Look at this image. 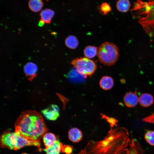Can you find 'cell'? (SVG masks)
<instances>
[{
	"instance_id": "25",
	"label": "cell",
	"mask_w": 154,
	"mask_h": 154,
	"mask_svg": "<svg viewBox=\"0 0 154 154\" xmlns=\"http://www.w3.org/2000/svg\"><path fill=\"white\" fill-rule=\"evenodd\" d=\"M142 120L145 122L154 123V111L150 115L143 119Z\"/></svg>"
},
{
	"instance_id": "19",
	"label": "cell",
	"mask_w": 154,
	"mask_h": 154,
	"mask_svg": "<svg viewBox=\"0 0 154 154\" xmlns=\"http://www.w3.org/2000/svg\"><path fill=\"white\" fill-rule=\"evenodd\" d=\"M97 47L94 46H88L84 50V56L88 58L94 57L97 53Z\"/></svg>"
},
{
	"instance_id": "3",
	"label": "cell",
	"mask_w": 154,
	"mask_h": 154,
	"mask_svg": "<svg viewBox=\"0 0 154 154\" xmlns=\"http://www.w3.org/2000/svg\"><path fill=\"white\" fill-rule=\"evenodd\" d=\"M133 3L130 9L133 17L150 37H154V0H135Z\"/></svg>"
},
{
	"instance_id": "2",
	"label": "cell",
	"mask_w": 154,
	"mask_h": 154,
	"mask_svg": "<svg viewBox=\"0 0 154 154\" xmlns=\"http://www.w3.org/2000/svg\"><path fill=\"white\" fill-rule=\"evenodd\" d=\"M15 131L29 138L39 141L48 130L42 116L34 110L22 112L15 123Z\"/></svg>"
},
{
	"instance_id": "26",
	"label": "cell",
	"mask_w": 154,
	"mask_h": 154,
	"mask_svg": "<svg viewBox=\"0 0 154 154\" xmlns=\"http://www.w3.org/2000/svg\"><path fill=\"white\" fill-rule=\"evenodd\" d=\"M77 154H88L84 149L81 150L80 152Z\"/></svg>"
},
{
	"instance_id": "7",
	"label": "cell",
	"mask_w": 154,
	"mask_h": 154,
	"mask_svg": "<svg viewBox=\"0 0 154 154\" xmlns=\"http://www.w3.org/2000/svg\"><path fill=\"white\" fill-rule=\"evenodd\" d=\"M41 112L46 119L50 120H56L60 115L59 108L55 104L50 105Z\"/></svg>"
},
{
	"instance_id": "8",
	"label": "cell",
	"mask_w": 154,
	"mask_h": 154,
	"mask_svg": "<svg viewBox=\"0 0 154 154\" xmlns=\"http://www.w3.org/2000/svg\"><path fill=\"white\" fill-rule=\"evenodd\" d=\"M119 154H144L143 151L139 142L135 139H132L129 142V149L124 150Z\"/></svg>"
},
{
	"instance_id": "6",
	"label": "cell",
	"mask_w": 154,
	"mask_h": 154,
	"mask_svg": "<svg viewBox=\"0 0 154 154\" xmlns=\"http://www.w3.org/2000/svg\"><path fill=\"white\" fill-rule=\"evenodd\" d=\"M78 72L85 76H91L96 70L97 66L93 60L86 57L77 58L71 62Z\"/></svg>"
},
{
	"instance_id": "16",
	"label": "cell",
	"mask_w": 154,
	"mask_h": 154,
	"mask_svg": "<svg viewBox=\"0 0 154 154\" xmlns=\"http://www.w3.org/2000/svg\"><path fill=\"white\" fill-rule=\"evenodd\" d=\"M43 3L42 0H29L28 6L29 9L34 12L40 11L43 6Z\"/></svg>"
},
{
	"instance_id": "5",
	"label": "cell",
	"mask_w": 154,
	"mask_h": 154,
	"mask_svg": "<svg viewBox=\"0 0 154 154\" xmlns=\"http://www.w3.org/2000/svg\"><path fill=\"white\" fill-rule=\"evenodd\" d=\"M97 55L101 63L105 65L112 66L115 64L119 58L118 49L113 43L105 42L99 47Z\"/></svg>"
},
{
	"instance_id": "20",
	"label": "cell",
	"mask_w": 154,
	"mask_h": 154,
	"mask_svg": "<svg viewBox=\"0 0 154 154\" xmlns=\"http://www.w3.org/2000/svg\"><path fill=\"white\" fill-rule=\"evenodd\" d=\"M56 140L55 135L53 133H48L45 134L43 137V141L46 147L52 145Z\"/></svg>"
},
{
	"instance_id": "10",
	"label": "cell",
	"mask_w": 154,
	"mask_h": 154,
	"mask_svg": "<svg viewBox=\"0 0 154 154\" xmlns=\"http://www.w3.org/2000/svg\"><path fill=\"white\" fill-rule=\"evenodd\" d=\"M24 70L26 76L30 80H32L37 75L38 68L34 63L29 62L24 66Z\"/></svg>"
},
{
	"instance_id": "21",
	"label": "cell",
	"mask_w": 154,
	"mask_h": 154,
	"mask_svg": "<svg viewBox=\"0 0 154 154\" xmlns=\"http://www.w3.org/2000/svg\"><path fill=\"white\" fill-rule=\"evenodd\" d=\"M144 137L150 145H154V131L147 130L145 133Z\"/></svg>"
},
{
	"instance_id": "14",
	"label": "cell",
	"mask_w": 154,
	"mask_h": 154,
	"mask_svg": "<svg viewBox=\"0 0 154 154\" xmlns=\"http://www.w3.org/2000/svg\"><path fill=\"white\" fill-rule=\"evenodd\" d=\"M100 87L104 90H108L110 89L114 84L113 79L108 76H103L100 81Z\"/></svg>"
},
{
	"instance_id": "1",
	"label": "cell",
	"mask_w": 154,
	"mask_h": 154,
	"mask_svg": "<svg viewBox=\"0 0 154 154\" xmlns=\"http://www.w3.org/2000/svg\"><path fill=\"white\" fill-rule=\"evenodd\" d=\"M130 141L128 132L125 127L111 128L103 139L89 141L84 149L88 154H119Z\"/></svg>"
},
{
	"instance_id": "9",
	"label": "cell",
	"mask_w": 154,
	"mask_h": 154,
	"mask_svg": "<svg viewBox=\"0 0 154 154\" xmlns=\"http://www.w3.org/2000/svg\"><path fill=\"white\" fill-rule=\"evenodd\" d=\"M125 105L129 108L135 106L139 102V98L135 91L134 92H129L126 94L123 98Z\"/></svg>"
},
{
	"instance_id": "13",
	"label": "cell",
	"mask_w": 154,
	"mask_h": 154,
	"mask_svg": "<svg viewBox=\"0 0 154 154\" xmlns=\"http://www.w3.org/2000/svg\"><path fill=\"white\" fill-rule=\"evenodd\" d=\"M54 15V12L52 10L46 8L42 10L40 14V21L44 23H50Z\"/></svg>"
},
{
	"instance_id": "18",
	"label": "cell",
	"mask_w": 154,
	"mask_h": 154,
	"mask_svg": "<svg viewBox=\"0 0 154 154\" xmlns=\"http://www.w3.org/2000/svg\"><path fill=\"white\" fill-rule=\"evenodd\" d=\"M65 44L70 48H76L78 44V41L76 37L74 35H70L66 39Z\"/></svg>"
},
{
	"instance_id": "24",
	"label": "cell",
	"mask_w": 154,
	"mask_h": 154,
	"mask_svg": "<svg viewBox=\"0 0 154 154\" xmlns=\"http://www.w3.org/2000/svg\"><path fill=\"white\" fill-rule=\"evenodd\" d=\"M73 147L68 145L62 144L61 151L66 154H71L72 151Z\"/></svg>"
},
{
	"instance_id": "4",
	"label": "cell",
	"mask_w": 154,
	"mask_h": 154,
	"mask_svg": "<svg viewBox=\"0 0 154 154\" xmlns=\"http://www.w3.org/2000/svg\"><path fill=\"white\" fill-rule=\"evenodd\" d=\"M1 146L11 149L17 150L26 146L34 145L39 147L40 143L26 137L15 131L11 132L9 131L4 132L0 137Z\"/></svg>"
},
{
	"instance_id": "12",
	"label": "cell",
	"mask_w": 154,
	"mask_h": 154,
	"mask_svg": "<svg viewBox=\"0 0 154 154\" xmlns=\"http://www.w3.org/2000/svg\"><path fill=\"white\" fill-rule=\"evenodd\" d=\"M154 102L153 97L151 94L148 93H143L139 98L140 105L144 107H148L151 105Z\"/></svg>"
},
{
	"instance_id": "22",
	"label": "cell",
	"mask_w": 154,
	"mask_h": 154,
	"mask_svg": "<svg viewBox=\"0 0 154 154\" xmlns=\"http://www.w3.org/2000/svg\"><path fill=\"white\" fill-rule=\"evenodd\" d=\"M98 10L102 14L105 15L107 14L112 10L110 5L107 3H103L98 7Z\"/></svg>"
},
{
	"instance_id": "23",
	"label": "cell",
	"mask_w": 154,
	"mask_h": 154,
	"mask_svg": "<svg viewBox=\"0 0 154 154\" xmlns=\"http://www.w3.org/2000/svg\"><path fill=\"white\" fill-rule=\"evenodd\" d=\"M101 115L102 118L106 120L109 123L111 128H112L114 126H117V123L118 122V120L115 118L109 117L102 114H101Z\"/></svg>"
},
{
	"instance_id": "15",
	"label": "cell",
	"mask_w": 154,
	"mask_h": 154,
	"mask_svg": "<svg viewBox=\"0 0 154 154\" xmlns=\"http://www.w3.org/2000/svg\"><path fill=\"white\" fill-rule=\"evenodd\" d=\"M62 143L56 140L51 146L44 149L46 154H59L62 149Z\"/></svg>"
},
{
	"instance_id": "17",
	"label": "cell",
	"mask_w": 154,
	"mask_h": 154,
	"mask_svg": "<svg viewBox=\"0 0 154 154\" xmlns=\"http://www.w3.org/2000/svg\"><path fill=\"white\" fill-rule=\"evenodd\" d=\"M130 3L129 0H118L116 3L117 9L120 12L125 13L129 10Z\"/></svg>"
},
{
	"instance_id": "11",
	"label": "cell",
	"mask_w": 154,
	"mask_h": 154,
	"mask_svg": "<svg viewBox=\"0 0 154 154\" xmlns=\"http://www.w3.org/2000/svg\"><path fill=\"white\" fill-rule=\"evenodd\" d=\"M82 131L77 128H72L68 131V138L73 142L77 143L79 142L82 139Z\"/></svg>"
}]
</instances>
